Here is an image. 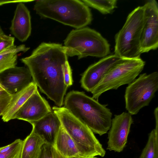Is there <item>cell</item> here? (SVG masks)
Listing matches in <instances>:
<instances>
[{
  "mask_svg": "<svg viewBox=\"0 0 158 158\" xmlns=\"http://www.w3.org/2000/svg\"><path fill=\"white\" fill-rule=\"evenodd\" d=\"M72 158H98L96 157H91V158H89V157H84L82 156H78Z\"/></svg>",
  "mask_w": 158,
  "mask_h": 158,
  "instance_id": "obj_31",
  "label": "cell"
},
{
  "mask_svg": "<svg viewBox=\"0 0 158 158\" xmlns=\"http://www.w3.org/2000/svg\"><path fill=\"white\" fill-rule=\"evenodd\" d=\"M11 33L19 40L26 41L31 30L30 12L23 2L18 4L10 28Z\"/></svg>",
  "mask_w": 158,
  "mask_h": 158,
  "instance_id": "obj_15",
  "label": "cell"
},
{
  "mask_svg": "<svg viewBox=\"0 0 158 158\" xmlns=\"http://www.w3.org/2000/svg\"><path fill=\"white\" fill-rule=\"evenodd\" d=\"M15 38L4 33L0 35V54L15 45Z\"/></svg>",
  "mask_w": 158,
  "mask_h": 158,
  "instance_id": "obj_23",
  "label": "cell"
},
{
  "mask_svg": "<svg viewBox=\"0 0 158 158\" xmlns=\"http://www.w3.org/2000/svg\"><path fill=\"white\" fill-rule=\"evenodd\" d=\"M67 56L61 44L43 42L30 56L21 59L40 91L59 107L64 104L68 88L64 77Z\"/></svg>",
  "mask_w": 158,
  "mask_h": 158,
  "instance_id": "obj_1",
  "label": "cell"
},
{
  "mask_svg": "<svg viewBox=\"0 0 158 158\" xmlns=\"http://www.w3.org/2000/svg\"><path fill=\"white\" fill-rule=\"evenodd\" d=\"M32 131L41 137L45 143L53 145L61 126L60 121L53 111L41 119L30 123Z\"/></svg>",
  "mask_w": 158,
  "mask_h": 158,
  "instance_id": "obj_14",
  "label": "cell"
},
{
  "mask_svg": "<svg viewBox=\"0 0 158 158\" xmlns=\"http://www.w3.org/2000/svg\"><path fill=\"white\" fill-rule=\"evenodd\" d=\"M4 33L3 31L0 26V35Z\"/></svg>",
  "mask_w": 158,
  "mask_h": 158,
  "instance_id": "obj_32",
  "label": "cell"
},
{
  "mask_svg": "<svg viewBox=\"0 0 158 158\" xmlns=\"http://www.w3.org/2000/svg\"><path fill=\"white\" fill-rule=\"evenodd\" d=\"M81 1L88 7L94 8L103 14H111L117 7V0Z\"/></svg>",
  "mask_w": 158,
  "mask_h": 158,
  "instance_id": "obj_21",
  "label": "cell"
},
{
  "mask_svg": "<svg viewBox=\"0 0 158 158\" xmlns=\"http://www.w3.org/2000/svg\"><path fill=\"white\" fill-rule=\"evenodd\" d=\"M16 140L11 144L0 148V153H3L6 152L10 150L15 144L16 143Z\"/></svg>",
  "mask_w": 158,
  "mask_h": 158,
  "instance_id": "obj_27",
  "label": "cell"
},
{
  "mask_svg": "<svg viewBox=\"0 0 158 158\" xmlns=\"http://www.w3.org/2000/svg\"><path fill=\"white\" fill-rule=\"evenodd\" d=\"M53 145L45 143L42 146L38 158H54Z\"/></svg>",
  "mask_w": 158,
  "mask_h": 158,
  "instance_id": "obj_26",
  "label": "cell"
},
{
  "mask_svg": "<svg viewBox=\"0 0 158 158\" xmlns=\"http://www.w3.org/2000/svg\"><path fill=\"white\" fill-rule=\"evenodd\" d=\"M67 56L78 59L90 56L104 57L110 53V45L98 32L88 27L71 31L64 41Z\"/></svg>",
  "mask_w": 158,
  "mask_h": 158,
  "instance_id": "obj_5",
  "label": "cell"
},
{
  "mask_svg": "<svg viewBox=\"0 0 158 158\" xmlns=\"http://www.w3.org/2000/svg\"><path fill=\"white\" fill-rule=\"evenodd\" d=\"M52 111L47 101L37 89L16 112L14 119L30 123L38 120Z\"/></svg>",
  "mask_w": 158,
  "mask_h": 158,
  "instance_id": "obj_12",
  "label": "cell"
},
{
  "mask_svg": "<svg viewBox=\"0 0 158 158\" xmlns=\"http://www.w3.org/2000/svg\"><path fill=\"white\" fill-rule=\"evenodd\" d=\"M5 91H7L4 86L2 85L0 81V93Z\"/></svg>",
  "mask_w": 158,
  "mask_h": 158,
  "instance_id": "obj_30",
  "label": "cell"
},
{
  "mask_svg": "<svg viewBox=\"0 0 158 158\" xmlns=\"http://www.w3.org/2000/svg\"><path fill=\"white\" fill-rule=\"evenodd\" d=\"M144 8V24L142 32L140 52H147L158 47V4L155 0L148 1Z\"/></svg>",
  "mask_w": 158,
  "mask_h": 158,
  "instance_id": "obj_9",
  "label": "cell"
},
{
  "mask_svg": "<svg viewBox=\"0 0 158 158\" xmlns=\"http://www.w3.org/2000/svg\"><path fill=\"white\" fill-rule=\"evenodd\" d=\"M29 49L24 44L18 46L15 45L0 54V74L16 66L18 53L20 52H25Z\"/></svg>",
  "mask_w": 158,
  "mask_h": 158,
  "instance_id": "obj_19",
  "label": "cell"
},
{
  "mask_svg": "<svg viewBox=\"0 0 158 158\" xmlns=\"http://www.w3.org/2000/svg\"><path fill=\"white\" fill-rule=\"evenodd\" d=\"M34 9L41 17L55 20L76 29L85 27L92 20L90 9L81 0H37Z\"/></svg>",
  "mask_w": 158,
  "mask_h": 158,
  "instance_id": "obj_3",
  "label": "cell"
},
{
  "mask_svg": "<svg viewBox=\"0 0 158 158\" xmlns=\"http://www.w3.org/2000/svg\"><path fill=\"white\" fill-rule=\"evenodd\" d=\"M64 81L65 85L69 87L73 85V81L72 77V72L68 61L65 64L64 72Z\"/></svg>",
  "mask_w": 158,
  "mask_h": 158,
  "instance_id": "obj_25",
  "label": "cell"
},
{
  "mask_svg": "<svg viewBox=\"0 0 158 158\" xmlns=\"http://www.w3.org/2000/svg\"><path fill=\"white\" fill-rule=\"evenodd\" d=\"M52 109L59 118L62 126L74 141L80 156L89 158L97 156H104L105 150L86 125L64 107L54 106Z\"/></svg>",
  "mask_w": 158,
  "mask_h": 158,
  "instance_id": "obj_4",
  "label": "cell"
},
{
  "mask_svg": "<svg viewBox=\"0 0 158 158\" xmlns=\"http://www.w3.org/2000/svg\"><path fill=\"white\" fill-rule=\"evenodd\" d=\"M122 59L114 54L110 55L90 65L82 74L81 87L91 92L109 70Z\"/></svg>",
  "mask_w": 158,
  "mask_h": 158,
  "instance_id": "obj_11",
  "label": "cell"
},
{
  "mask_svg": "<svg viewBox=\"0 0 158 158\" xmlns=\"http://www.w3.org/2000/svg\"><path fill=\"white\" fill-rule=\"evenodd\" d=\"M0 81L7 91L12 94L25 88L33 81L27 67L16 66L0 74Z\"/></svg>",
  "mask_w": 158,
  "mask_h": 158,
  "instance_id": "obj_13",
  "label": "cell"
},
{
  "mask_svg": "<svg viewBox=\"0 0 158 158\" xmlns=\"http://www.w3.org/2000/svg\"><path fill=\"white\" fill-rule=\"evenodd\" d=\"M133 123L132 115L128 112L114 115L108 132L107 149L118 152L123 150Z\"/></svg>",
  "mask_w": 158,
  "mask_h": 158,
  "instance_id": "obj_10",
  "label": "cell"
},
{
  "mask_svg": "<svg viewBox=\"0 0 158 158\" xmlns=\"http://www.w3.org/2000/svg\"><path fill=\"white\" fill-rule=\"evenodd\" d=\"M158 89V73L139 75L126 87L124 94L125 108L131 115L138 114L148 106Z\"/></svg>",
  "mask_w": 158,
  "mask_h": 158,
  "instance_id": "obj_8",
  "label": "cell"
},
{
  "mask_svg": "<svg viewBox=\"0 0 158 158\" xmlns=\"http://www.w3.org/2000/svg\"><path fill=\"white\" fill-rule=\"evenodd\" d=\"M64 107L100 136L107 133L111 124L112 114L107 105L100 103L84 92L72 90L64 99Z\"/></svg>",
  "mask_w": 158,
  "mask_h": 158,
  "instance_id": "obj_2",
  "label": "cell"
},
{
  "mask_svg": "<svg viewBox=\"0 0 158 158\" xmlns=\"http://www.w3.org/2000/svg\"><path fill=\"white\" fill-rule=\"evenodd\" d=\"M16 141L15 145L9 151L0 153V158H20L23 140L18 139Z\"/></svg>",
  "mask_w": 158,
  "mask_h": 158,
  "instance_id": "obj_22",
  "label": "cell"
},
{
  "mask_svg": "<svg viewBox=\"0 0 158 158\" xmlns=\"http://www.w3.org/2000/svg\"><path fill=\"white\" fill-rule=\"evenodd\" d=\"M45 143L41 137L31 131L23 140L20 158H38Z\"/></svg>",
  "mask_w": 158,
  "mask_h": 158,
  "instance_id": "obj_18",
  "label": "cell"
},
{
  "mask_svg": "<svg viewBox=\"0 0 158 158\" xmlns=\"http://www.w3.org/2000/svg\"><path fill=\"white\" fill-rule=\"evenodd\" d=\"M12 94L7 91L0 93V116L2 115L6 110L12 98Z\"/></svg>",
  "mask_w": 158,
  "mask_h": 158,
  "instance_id": "obj_24",
  "label": "cell"
},
{
  "mask_svg": "<svg viewBox=\"0 0 158 158\" xmlns=\"http://www.w3.org/2000/svg\"><path fill=\"white\" fill-rule=\"evenodd\" d=\"M156 127L149 134L148 139L139 158H158V112H154Z\"/></svg>",
  "mask_w": 158,
  "mask_h": 158,
  "instance_id": "obj_20",
  "label": "cell"
},
{
  "mask_svg": "<svg viewBox=\"0 0 158 158\" xmlns=\"http://www.w3.org/2000/svg\"><path fill=\"white\" fill-rule=\"evenodd\" d=\"M37 89V85L32 81L19 91L12 94L10 102L2 115V119L3 121L7 122L14 119L17 111Z\"/></svg>",
  "mask_w": 158,
  "mask_h": 158,
  "instance_id": "obj_16",
  "label": "cell"
},
{
  "mask_svg": "<svg viewBox=\"0 0 158 158\" xmlns=\"http://www.w3.org/2000/svg\"><path fill=\"white\" fill-rule=\"evenodd\" d=\"M144 12L143 6H139L129 14L123 26L115 36L114 54L122 58L140 57Z\"/></svg>",
  "mask_w": 158,
  "mask_h": 158,
  "instance_id": "obj_6",
  "label": "cell"
},
{
  "mask_svg": "<svg viewBox=\"0 0 158 158\" xmlns=\"http://www.w3.org/2000/svg\"><path fill=\"white\" fill-rule=\"evenodd\" d=\"M145 64L140 57L122 58L109 70L91 92L92 98L98 101L99 97L105 92L130 84L141 72Z\"/></svg>",
  "mask_w": 158,
  "mask_h": 158,
  "instance_id": "obj_7",
  "label": "cell"
},
{
  "mask_svg": "<svg viewBox=\"0 0 158 158\" xmlns=\"http://www.w3.org/2000/svg\"><path fill=\"white\" fill-rule=\"evenodd\" d=\"M52 150L54 158H67L60 154L53 147V146Z\"/></svg>",
  "mask_w": 158,
  "mask_h": 158,
  "instance_id": "obj_29",
  "label": "cell"
},
{
  "mask_svg": "<svg viewBox=\"0 0 158 158\" xmlns=\"http://www.w3.org/2000/svg\"><path fill=\"white\" fill-rule=\"evenodd\" d=\"M32 1H27V0H0V6L3 5L5 4L13 3H20V2H27Z\"/></svg>",
  "mask_w": 158,
  "mask_h": 158,
  "instance_id": "obj_28",
  "label": "cell"
},
{
  "mask_svg": "<svg viewBox=\"0 0 158 158\" xmlns=\"http://www.w3.org/2000/svg\"><path fill=\"white\" fill-rule=\"evenodd\" d=\"M53 146L65 157L72 158L80 156L79 152L74 141L62 125Z\"/></svg>",
  "mask_w": 158,
  "mask_h": 158,
  "instance_id": "obj_17",
  "label": "cell"
}]
</instances>
